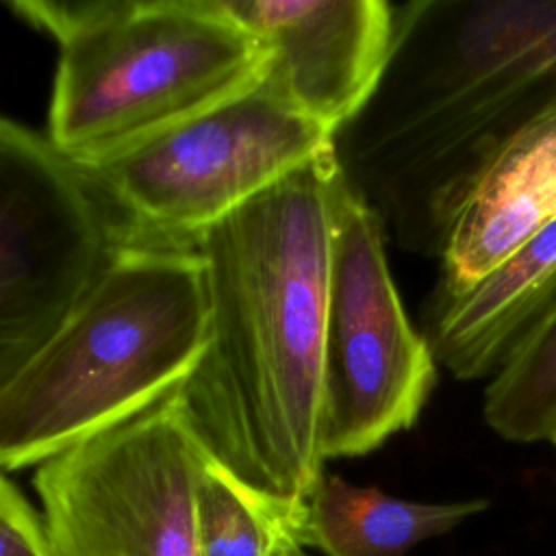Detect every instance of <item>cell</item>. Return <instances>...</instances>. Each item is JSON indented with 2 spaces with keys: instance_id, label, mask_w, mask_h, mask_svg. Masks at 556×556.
Instances as JSON below:
<instances>
[{
  "instance_id": "obj_1",
  "label": "cell",
  "mask_w": 556,
  "mask_h": 556,
  "mask_svg": "<svg viewBox=\"0 0 556 556\" xmlns=\"http://www.w3.org/2000/svg\"><path fill=\"white\" fill-rule=\"evenodd\" d=\"M341 176L330 148L193 243L208 337L174 400L208 460L287 508L304 506L326 465L321 374Z\"/></svg>"
},
{
  "instance_id": "obj_2",
  "label": "cell",
  "mask_w": 556,
  "mask_h": 556,
  "mask_svg": "<svg viewBox=\"0 0 556 556\" xmlns=\"http://www.w3.org/2000/svg\"><path fill=\"white\" fill-rule=\"evenodd\" d=\"M556 111V0L397 7L389 67L352 128L348 182L406 245L441 256L500 154Z\"/></svg>"
},
{
  "instance_id": "obj_3",
  "label": "cell",
  "mask_w": 556,
  "mask_h": 556,
  "mask_svg": "<svg viewBox=\"0 0 556 556\" xmlns=\"http://www.w3.org/2000/svg\"><path fill=\"white\" fill-rule=\"evenodd\" d=\"M206 337L195 248L119 243L67 321L0 391V469L41 465L152 408L187 380Z\"/></svg>"
},
{
  "instance_id": "obj_4",
  "label": "cell",
  "mask_w": 556,
  "mask_h": 556,
  "mask_svg": "<svg viewBox=\"0 0 556 556\" xmlns=\"http://www.w3.org/2000/svg\"><path fill=\"white\" fill-rule=\"evenodd\" d=\"M59 50L48 141L78 169L102 165L241 93L261 43L217 0H13Z\"/></svg>"
},
{
  "instance_id": "obj_5",
  "label": "cell",
  "mask_w": 556,
  "mask_h": 556,
  "mask_svg": "<svg viewBox=\"0 0 556 556\" xmlns=\"http://www.w3.org/2000/svg\"><path fill=\"white\" fill-rule=\"evenodd\" d=\"M330 148L334 135L261 76L241 93L83 174L117 243L193 248L213 224Z\"/></svg>"
},
{
  "instance_id": "obj_6",
  "label": "cell",
  "mask_w": 556,
  "mask_h": 556,
  "mask_svg": "<svg viewBox=\"0 0 556 556\" xmlns=\"http://www.w3.org/2000/svg\"><path fill=\"white\" fill-rule=\"evenodd\" d=\"M434 380L437 358L406 317L382 224L343 174L334 193L324 334V460L363 456L410 428Z\"/></svg>"
},
{
  "instance_id": "obj_7",
  "label": "cell",
  "mask_w": 556,
  "mask_h": 556,
  "mask_svg": "<svg viewBox=\"0 0 556 556\" xmlns=\"http://www.w3.org/2000/svg\"><path fill=\"white\" fill-rule=\"evenodd\" d=\"M206 456L174 393L37 465L33 486L54 556H198Z\"/></svg>"
},
{
  "instance_id": "obj_8",
  "label": "cell",
  "mask_w": 556,
  "mask_h": 556,
  "mask_svg": "<svg viewBox=\"0 0 556 556\" xmlns=\"http://www.w3.org/2000/svg\"><path fill=\"white\" fill-rule=\"evenodd\" d=\"M117 245L83 169L46 135L0 115V391L67 321Z\"/></svg>"
},
{
  "instance_id": "obj_9",
  "label": "cell",
  "mask_w": 556,
  "mask_h": 556,
  "mask_svg": "<svg viewBox=\"0 0 556 556\" xmlns=\"http://www.w3.org/2000/svg\"><path fill=\"white\" fill-rule=\"evenodd\" d=\"M263 48V80L334 137L374 98L397 39L384 0H217Z\"/></svg>"
},
{
  "instance_id": "obj_10",
  "label": "cell",
  "mask_w": 556,
  "mask_h": 556,
  "mask_svg": "<svg viewBox=\"0 0 556 556\" xmlns=\"http://www.w3.org/2000/svg\"><path fill=\"white\" fill-rule=\"evenodd\" d=\"M556 306V219L471 287L434 302L428 343L460 380L493 376Z\"/></svg>"
},
{
  "instance_id": "obj_11",
  "label": "cell",
  "mask_w": 556,
  "mask_h": 556,
  "mask_svg": "<svg viewBox=\"0 0 556 556\" xmlns=\"http://www.w3.org/2000/svg\"><path fill=\"white\" fill-rule=\"evenodd\" d=\"M556 219V111L528 126L489 167L441 252L437 302L458 295Z\"/></svg>"
},
{
  "instance_id": "obj_12",
  "label": "cell",
  "mask_w": 556,
  "mask_h": 556,
  "mask_svg": "<svg viewBox=\"0 0 556 556\" xmlns=\"http://www.w3.org/2000/svg\"><path fill=\"white\" fill-rule=\"evenodd\" d=\"M486 506L482 497L415 502L324 471L304 500L300 543L321 556H406Z\"/></svg>"
},
{
  "instance_id": "obj_13",
  "label": "cell",
  "mask_w": 556,
  "mask_h": 556,
  "mask_svg": "<svg viewBox=\"0 0 556 556\" xmlns=\"http://www.w3.org/2000/svg\"><path fill=\"white\" fill-rule=\"evenodd\" d=\"M302 508L254 493L206 458L195 500L198 556H276L282 543L300 541Z\"/></svg>"
},
{
  "instance_id": "obj_14",
  "label": "cell",
  "mask_w": 556,
  "mask_h": 556,
  "mask_svg": "<svg viewBox=\"0 0 556 556\" xmlns=\"http://www.w3.org/2000/svg\"><path fill=\"white\" fill-rule=\"evenodd\" d=\"M482 413L508 441L556 443V306L491 376Z\"/></svg>"
},
{
  "instance_id": "obj_15",
  "label": "cell",
  "mask_w": 556,
  "mask_h": 556,
  "mask_svg": "<svg viewBox=\"0 0 556 556\" xmlns=\"http://www.w3.org/2000/svg\"><path fill=\"white\" fill-rule=\"evenodd\" d=\"M0 556H54L41 515L0 469Z\"/></svg>"
},
{
  "instance_id": "obj_16",
  "label": "cell",
  "mask_w": 556,
  "mask_h": 556,
  "mask_svg": "<svg viewBox=\"0 0 556 556\" xmlns=\"http://www.w3.org/2000/svg\"><path fill=\"white\" fill-rule=\"evenodd\" d=\"M276 556H313V554H311L306 547H302L300 541L291 539V541H287V543L280 545V549L276 552Z\"/></svg>"
},
{
  "instance_id": "obj_17",
  "label": "cell",
  "mask_w": 556,
  "mask_h": 556,
  "mask_svg": "<svg viewBox=\"0 0 556 556\" xmlns=\"http://www.w3.org/2000/svg\"><path fill=\"white\" fill-rule=\"evenodd\" d=\"M554 445H556V443H554Z\"/></svg>"
}]
</instances>
